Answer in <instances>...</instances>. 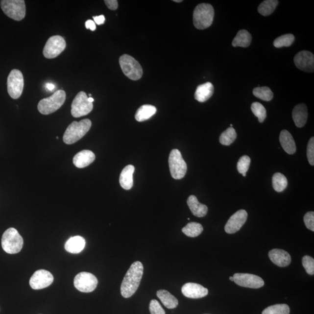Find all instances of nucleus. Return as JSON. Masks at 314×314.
<instances>
[{
  "label": "nucleus",
  "instance_id": "nucleus-5",
  "mask_svg": "<svg viewBox=\"0 0 314 314\" xmlns=\"http://www.w3.org/2000/svg\"><path fill=\"white\" fill-rule=\"evenodd\" d=\"M65 99H66V93L64 90H57L50 97L43 98L40 100L37 108L42 114H51L61 107Z\"/></svg>",
  "mask_w": 314,
  "mask_h": 314
},
{
  "label": "nucleus",
  "instance_id": "nucleus-15",
  "mask_svg": "<svg viewBox=\"0 0 314 314\" xmlns=\"http://www.w3.org/2000/svg\"><path fill=\"white\" fill-rule=\"evenodd\" d=\"M248 214L244 210H241L235 213L225 226V231L228 234H234L240 230L247 219Z\"/></svg>",
  "mask_w": 314,
  "mask_h": 314
},
{
  "label": "nucleus",
  "instance_id": "nucleus-33",
  "mask_svg": "<svg viewBox=\"0 0 314 314\" xmlns=\"http://www.w3.org/2000/svg\"><path fill=\"white\" fill-rule=\"evenodd\" d=\"M237 138V133L233 127H229L220 136L219 142L220 144L224 145H231Z\"/></svg>",
  "mask_w": 314,
  "mask_h": 314
},
{
  "label": "nucleus",
  "instance_id": "nucleus-47",
  "mask_svg": "<svg viewBox=\"0 0 314 314\" xmlns=\"http://www.w3.org/2000/svg\"><path fill=\"white\" fill-rule=\"evenodd\" d=\"M173 1L176 2H182V0H174Z\"/></svg>",
  "mask_w": 314,
  "mask_h": 314
},
{
  "label": "nucleus",
  "instance_id": "nucleus-17",
  "mask_svg": "<svg viewBox=\"0 0 314 314\" xmlns=\"http://www.w3.org/2000/svg\"><path fill=\"white\" fill-rule=\"evenodd\" d=\"M182 293L188 298H200L207 296L208 290L200 285L195 283H187L183 286Z\"/></svg>",
  "mask_w": 314,
  "mask_h": 314
},
{
  "label": "nucleus",
  "instance_id": "nucleus-14",
  "mask_svg": "<svg viewBox=\"0 0 314 314\" xmlns=\"http://www.w3.org/2000/svg\"><path fill=\"white\" fill-rule=\"evenodd\" d=\"M54 281L51 272L45 269L37 270L30 279V287L35 290H40L49 287Z\"/></svg>",
  "mask_w": 314,
  "mask_h": 314
},
{
  "label": "nucleus",
  "instance_id": "nucleus-6",
  "mask_svg": "<svg viewBox=\"0 0 314 314\" xmlns=\"http://www.w3.org/2000/svg\"><path fill=\"white\" fill-rule=\"evenodd\" d=\"M1 7L7 17L15 21L23 20L25 17L26 5L24 0H2Z\"/></svg>",
  "mask_w": 314,
  "mask_h": 314
},
{
  "label": "nucleus",
  "instance_id": "nucleus-18",
  "mask_svg": "<svg viewBox=\"0 0 314 314\" xmlns=\"http://www.w3.org/2000/svg\"><path fill=\"white\" fill-rule=\"evenodd\" d=\"M269 257L272 262L280 267H286L291 263V258L287 251L273 249L269 252Z\"/></svg>",
  "mask_w": 314,
  "mask_h": 314
},
{
  "label": "nucleus",
  "instance_id": "nucleus-39",
  "mask_svg": "<svg viewBox=\"0 0 314 314\" xmlns=\"http://www.w3.org/2000/svg\"><path fill=\"white\" fill-rule=\"evenodd\" d=\"M307 155L308 160L311 166H314V138L312 137L310 139L307 145Z\"/></svg>",
  "mask_w": 314,
  "mask_h": 314
},
{
  "label": "nucleus",
  "instance_id": "nucleus-51",
  "mask_svg": "<svg viewBox=\"0 0 314 314\" xmlns=\"http://www.w3.org/2000/svg\"><path fill=\"white\" fill-rule=\"evenodd\" d=\"M230 126H231V127H232V126H233L232 124H231V125H230Z\"/></svg>",
  "mask_w": 314,
  "mask_h": 314
},
{
  "label": "nucleus",
  "instance_id": "nucleus-7",
  "mask_svg": "<svg viewBox=\"0 0 314 314\" xmlns=\"http://www.w3.org/2000/svg\"><path fill=\"white\" fill-rule=\"evenodd\" d=\"M120 64L123 73L130 79L138 80L142 77V66L132 56L127 54L121 56Z\"/></svg>",
  "mask_w": 314,
  "mask_h": 314
},
{
  "label": "nucleus",
  "instance_id": "nucleus-29",
  "mask_svg": "<svg viewBox=\"0 0 314 314\" xmlns=\"http://www.w3.org/2000/svg\"><path fill=\"white\" fill-rule=\"evenodd\" d=\"M279 4L277 0H266L263 1L258 8V11L263 16L267 17L272 14Z\"/></svg>",
  "mask_w": 314,
  "mask_h": 314
},
{
  "label": "nucleus",
  "instance_id": "nucleus-34",
  "mask_svg": "<svg viewBox=\"0 0 314 314\" xmlns=\"http://www.w3.org/2000/svg\"><path fill=\"white\" fill-rule=\"evenodd\" d=\"M290 308L287 304H275L264 310L262 314H289Z\"/></svg>",
  "mask_w": 314,
  "mask_h": 314
},
{
  "label": "nucleus",
  "instance_id": "nucleus-42",
  "mask_svg": "<svg viewBox=\"0 0 314 314\" xmlns=\"http://www.w3.org/2000/svg\"><path fill=\"white\" fill-rule=\"evenodd\" d=\"M105 4L107 7L111 10H116L118 7V2L117 0H105Z\"/></svg>",
  "mask_w": 314,
  "mask_h": 314
},
{
  "label": "nucleus",
  "instance_id": "nucleus-3",
  "mask_svg": "<svg viewBox=\"0 0 314 314\" xmlns=\"http://www.w3.org/2000/svg\"><path fill=\"white\" fill-rule=\"evenodd\" d=\"M214 9L206 3L199 4L193 12V24L198 29L203 30L211 26L213 23Z\"/></svg>",
  "mask_w": 314,
  "mask_h": 314
},
{
  "label": "nucleus",
  "instance_id": "nucleus-16",
  "mask_svg": "<svg viewBox=\"0 0 314 314\" xmlns=\"http://www.w3.org/2000/svg\"><path fill=\"white\" fill-rule=\"evenodd\" d=\"M295 65L298 69L306 72H313L314 70V55L310 51H302L295 56Z\"/></svg>",
  "mask_w": 314,
  "mask_h": 314
},
{
  "label": "nucleus",
  "instance_id": "nucleus-12",
  "mask_svg": "<svg viewBox=\"0 0 314 314\" xmlns=\"http://www.w3.org/2000/svg\"><path fill=\"white\" fill-rule=\"evenodd\" d=\"M74 286L83 293L94 291L98 285V280L91 273L83 272L78 273L74 279Z\"/></svg>",
  "mask_w": 314,
  "mask_h": 314
},
{
  "label": "nucleus",
  "instance_id": "nucleus-19",
  "mask_svg": "<svg viewBox=\"0 0 314 314\" xmlns=\"http://www.w3.org/2000/svg\"><path fill=\"white\" fill-rule=\"evenodd\" d=\"M95 158L96 155L92 151L83 150L74 155L73 163L77 168L83 169L93 163Z\"/></svg>",
  "mask_w": 314,
  "mask_h": 314
},
{
  "label": "nucleus",
  "instance_id": "nucleus-43",
  "mask_svg": "<svg viewBox=\"0 0 314 314\" xmlns=\"http://www.w3.org/2000/svg\"><path fill=\"white\" fill-rule=\"evenodd\" d=\"M93 20L96 24H97L98 25H100V24H104L105 18L104 15H101L97 17H93Z\"/></svg>",
  "mask_w": 314,
  "mask_h": 314
},
{
  "label": "nucleus",
  "instance_id": "nucleus-25",
  "mask_svg": "<svg viewBox=\"0 0 314 314\" xmlns=\"http://www.w3.org/2000/svg\"><path fill=\"white\" fill-rule=\"evenodd\" d=\"M187 203L190 210L195 217H201L207 215L208 207L206 205L201 204L197 200L195 195H192L187 201Z\"/></svg>",
  "mask_w": 314,
  "mask_h": 314
},
{
  "label": "nucleus",
  "instance_id": "nucleus-48",
  "mask_svg": "<svg viewBox=\"0 0 314 314\" xmlns=\"http://www.w3.org/2000/svg\"><path fill=\"white\" fill-rule=\"evenodd\" d=\"M229 279L231 280V281H234V278H233V276H231V277L229 278Z\"/></svg>",
  "mask_w": 314,
  "mask_h": 314
},
{
  "label": "nucleus",
  "instance_id": "nucleus-2",
  "mask_svg": "<svg viewBox=\"0 0 314 314\" xmlns=\"http://www.w3.org/2000/svg\"><path fill=\"white\" fill-rule=\"evenodd\" d=\"M91 126L92 122L89 119L83 120L80 122L74 121L67 127L64 133V143L67 145H72L79 141L89 131Z\"/></svg>",
  "mask_w": 314,
  "mask_h": 314
},
{
  "label": "nucleus",
  "instance_id": "nucleus-4",
  "mask_svg": "<svg viewBox=\"0 0 314 314\" xmlns=\"http://www.w3.org/2000/svg\"><path fill=\"white\" fill-rule=\"evenodd\" d=\"M24 240L17 230L10 228L5 231L2 236L1 245L6 253L10 254L18 253L23 247Z\"/></svg>",
  "mask_w": 314,
  "mask_h": 314
},
{
  "label": "nucleus",
  "instance_id": "nucleus-40",
  "mask_svg": "<svg viewBox=\"0 0 314 314\" xmlns=\"http://www.w3.org/2000/svg\"><path fill=\"white\" fill-rule=\"evenodd\" d=\"M149 310L151 314H166L163 308L156 300H152L150 303Z\"/></svg>",
  "mask_w": 314,
  "mask_h": 314
},
{
  "label": "nucleus",
  "instance_id": "nucleus-30",
  "mask_svg": "<svg viewBox=\"0 0 314 314\" xmlns=\"http://www.w3.org/2000/svg\"><path fill=\"white\" fill-rule=\"evenodd\" d=\"M183 234L191 238L197 237L203 231V227L200 223L190 222L182 230Z\"/></svg>",
  "mask_w": 314,
  "mask_h": 314
},
{
  "label": "nucleus",
  "instance_id": "nucleus-24",
  "mask_svg": "<svg viewBox=\"0 0 314 314\" xmlns=\"http://www.w3.org/2000/svg\"><path fill=\"white\" fill-rule=\"evenodd\" d=\"M135 167L129 165L124 168L121 172L120 177V183L123 189H131L133 185V173L135 172Z\"/></svg>",
  "mask_w": 314,
  "mask_h": 314
},
{
  "label": "nucleus",
  "instance_id": "nucleus-8",
  "mask_svg": "<svg viewBox=\"0 0 314 314\" xmlns=\"http://www.w3.org/2000/svg\"><path fill=\"white\" fill-rule=\"evenodd\" d=\"M169 166L171 176L175 179H181L187 172V164L179 150L173 149L169 157Z\"/></svg>",
  "mask_w": 314,
  "mask_h": 314
},
{
  "label": "nucleus",
  "instance_id": "nucleus-31",
  "mask_svg": "<svg viewBox=\"0 0 314 314\" xmlns=\"http://www.w3.org/2000/svg\"><path fill=\"white\" fill-rule=\"evenodd\" d=\"M288 182L285 176L281 173H276L272 178V186L275 191L277 192L284 191L287 188Z\"/></svg>",
  "mask_w": 314,
  "mask_h": 314
},
{
  "label": "nucleus",
  "instance_id": "nucleus-32",
  "mask_svg": "<svg viewBox=\"0 0 314 314\" xmlns=\"http://www.w3.org/2000/svg\"><path fill=\"white\" fill-rule=\"evenodd\" d=\"M253 93L255 97L262 99L263 101H269L273 97L272 90L268 87H257L253 90Z\"/></svg>",
  "mask_w": 314,
  "mask_h": 314
},
{
  "label": "nucleus",
  "instance_id": "nucleus-9",
  "mask_svg": "<svg viewBox=\"0 0 314 314\" xmlns=\"http://www.w3.org/2000/svg\"><path fill=\"white\" fill-rule=\"evenodd\" d=\"M88 98L86 93L84 92H80L76 96L71 105V114L73 117L79 118L91 113L93 104L88 101Z\"/></svg>",
  "mask_w": 314,
  "mask_h": 314
},
{
  "label": "nucleus",
  "instance_id": "nucleus-45",
  "mask_svg": "<svg viewBox=\"0 0 314 314\" xmlns=\"http://www.w3.org/2000/svg\"><path fill=\"white\" fill-rule=\"evenodd\" d=\"M46 87L47 89L50 90V91H52V90H53L55 89V86L53 85V84L51 83H46Z\"/></svg>",
  "mask_w": 314,
  "mask_h": 314
},
{
  "label": "nucleus",
  "instance_id": "nucleus-49",
  "mask_svg": "<svg viewBox=\"0 0 314 314\" xmlns=\"http://www.w3.org/2000/svg\"><path fill=\"white\" fill-rule=\"evenodd\" d=\"M242 175L245 177V176H246V173L242 174Z\"/></svg>",
  "mask_w": 314,
  "mask_h": 314
},
{
  "label": "nucleus",
  "instance_id": "nucleus-26",
  "mask_svg": "<svg viewBox=\"0 0 314 314\" xmlns=\"http://www.w3.org/2000/svg\"><path fill=\"white\" fill-rule=\"evenodd\" d=\"M157 296L160 298L164 306L169 309H173L178 306V300L166 290H160L157 292Z\"/></svg>",
  "mask_w": 314,
  "mask_h": 314
},
{
  "label": "nucleus",
  "instance_id": "nucleus-46",
  "mask_svg": "<svg viewBox=\"0 0 314 314\" xmlns=\"http://www.w3.org/2000/svg\"><path fill=\"white\" fill-rule=\"evenodd\" d=\"M88 101L90 102H92V103H93V102L94 101V99H93L92 97H89Z\"/></svg>",
  "mask_w": 314,
  "mask_h": 314
},
{
  "label": "nucleus",
  "instance_id": "nucleus-20",
  "mask_svg": "<svg viewBox=\"0 0 314 314\" xmlns=\"http://www.w3.org/2000/svg\"><path fill=\"white\" fill-rule=\"evenodd\" d=\"M295 125L302 127L306 125L308 118L307 108L305 104H300L295 106L292 113Z\"/></svg>",
  "mask_w": 314,
  "mask_h": 314
},
{
  "label": "nucleus",
  "instance_id": "nucleus-28",
  "mask_svg": "<svg viewBox=\"0 0 314 314\" xmlns=\"http://www.w3.org/2000/svg\"><path fill=\"white\" fill-rule=\"evenodd\" d=\"M252 37L250 33L246 30L242 29L239 30L232 42V46L236 47H242V48H247L251 44Z\"/></svg>",
  "mask_w": 314,
  "mask_h": 314
},
{
  "label": "nucleus",
  "instance_id": "nucleus-27",
  "mask_svg": "<svg viewBox=\"0 0 314 314\" xmlns=\"http://www.w3.org/2000/svg\"><path fill=\"white\" fill-rule=\"evenodd\" d=\"M157 108L153 105H144L137 111L135 119L138 122H144L147 121L156 113Z\"/></svg>",
  "mask_w": 314,
  "mask_h": 314
},
{
  "label": "nucleus",
  "instance_id": "nucleus-1",
  "mask_svg": "<svg viewBox=\"0 0 314 314\" xmlns=\"http://www.w3.org/2000/svg\"><path fill=\"white\" fill-rule=\"evenodd\" d=\"M144 266L140 261L132 264L124 277L121 287V294L129 298L136 293L144 275Z\"/></svg>",
  "mask_w": 314,
  "mask_h": 314
},
{
  "label": "nucleus",
  "instance_id": "nucleus-13",
  "mask_svg": "<svg viewBox=\"0 0 314 314\" xmlns=\"http://www.w3.org/2000/svg\"><path fill=\"white\" fill-rule=\"evenodd\" d=\"M233 278L236 284L244 288L259 289L265 284L260 276L250 273H235Z\"/></svg>",
  "mask_w": 314,
  "mask_h": 314
},
{
  "label": "nucleus",
  "instance_id": "nucleus-21",
  "mask_svg": "<svg viewBox=\"0 0 314 314\" xmlns=\"http://www.w3.org/2000/svg\"><path fill=\"white\" fill-rule=\"evenodd\" d=\"M214 92V88L213 84L207 82L197 87L195 90L194 98L199 102H206L212 97Z\"/></svg>",
  "mask_w": 314,
  "mask_h": 314
},
{
  "label": "nucleus",
  "instance_id": "nucleus-22",
  "mask_svg": "<svg viewBox=\"0 0 314 314\" xmlns=\"http://www.w3.org/2000/svg\"><path fill=\"white\" fill-rule=\"evenodd\" d=\"M279 141L285 152L289 154H293L296 151V145L290 132L287 130H282L280 134Z\"/></svg>",
  "mask_w": 314,
  "mask_h": 314
},
{
  "label": "nucleus",
  "instance_id": "nucleus-10",
  "mask_svg": "<svg viewBox=\"0 0 314 314\" xmlns=\"http://www.w3.org/2000/svg\"><path fill=\"white\" fill-rule=\"evenodd\" d=\"M24 79L23 73L18 70H13L9 73L7 79V89L12 98L18 99L23 94Z\"/></svg>",
  "mask_w": 314,
  "mask_h": 314
},
{
  "label": "nucleus",
  "instance_id": "nucleus-35",
  "mask_svg": "<svg viewBox=\"0 0 314 314\" xmlns=\"http://www.w3.org/2000/svg\"><path fill=\"white\" fill-rule=\"evenodd\" d=\"M294 36L292 34H286L278 37L273 42V46L276 48H281L284 47H290L294 42Z\"/></svg>",
  "mask_w": 314,
  "mask_h": 314
},
{
  "label": "nucleus",
  "instance_id": "nucleus-41",
  "mask_svg": "<svg viewBox=\"0 0 314 314\" xmlns=\"http://www.w3.org/2000/svg\"><path fill=\"white\" fill-rule=\"evenodd\" d=\"M304 222L307 229L314 232V213L313 211L306 214L304 217Z\"/></svg>",
  "mask_w": 314,
  "mask_h": 314
},
{
  "label": "nucleus",
  "instance_id": "nucleus-23",
  "mask_svg": "<svg viewBox=\"0 0 314 314\" xmlns=\"http://www.w3.org/2000/svg\"><path fill=\"white\" fill-rule=\"evenodd\" d=\"M86 245L85 239L82 236H76L71 238L65 244V248L72 254H78L82 251Z\"/></svg>",
  "mask_w": 314,
  "mask_h": 314
},
{
  "label": "nucleus",
  "instance_id": "nucleus-50",
  "mask_svg": "<svg viewBox=\"0 0 314 314\" xmlns=\"http://www.w3.org/2000/svg\"><path fill=\"white\" fill-rule=\"evenodd\" d=\"M56 139H59L58 137V136L56 137Z\"/></svg>",
  "mask_w": 314,
  "mask_h": 314
},
{
  "label": "nucleus",
  "instance_id": "nucleus-11",
  "mask_svg": "<svg viewBox=\"0 0 314 314\" xmlns=\"http://www.w3.org/2000/svg\"><path fill=\"white\" fill-rule=\"evenodd\" d=\"M66 46V42L63 37L59 35L51 36L48 39L43 49V55L46 58H55L65 50Z\"/></svg>",
  "mask_w": 314,
  "mask_h": 314
},
{
  "label": "nucleus",
  "instance_id": "nucleus-36",
  "mask_svg": "<svg viewBox=\"0 0 314 314\" xmlns=\"http://www.w3.org/2000/svg\"><path fill=\"white\" fill-rule=\"evenodd\" d=\"M251 109L254 116L258 118L260 123H263L266 117V111L265 107L260 102H255L251 104Z\"/></svg>",
  "mask_w": 314,
  "mask_h": 314
},
{
  "label": "nucleus",
  "instance_id": "nucleus-38",
  "mask_svg": "<svg viewBox=\"0 0 314 314\" xmlns=\"http://www.w3.org/2000/svg\"><path fill=\"white\" fill-rule=\"evenodd\" d=\"M302 264L308 274L314 275V260L313 258L309 256H304L302 259Z\"/></svg>",
  "mask_w": 314,
  "mask_h": 314
},
{
  "label": "nucleus",
  "instance_id": "nucleus-37",
  "mask_svg": "<svg viewBox=\"0 0 314 314\" xmlns=\"http://www.w3.org/2000/svg\"><path fill=\"white\" fill-rule=\"evenodd\" d=\"M251 163L250 158L247 155H244L239 159L237 164V169L241 174L246 173Z\"/></svg>",
  "mask_w": 314,
  "mask_h": 314
},
{
  "label": "nucleus",
  "instance_id": "nucleus-44",
  "mask_svg": "<svg viewBox=\"0 0 314 314\" xmlns=\"http://www.w3.org/2000/svg\"><path fill=\"white\" fill-rule=\"evenodd\" d=\"M85 26L86 29L94 31L96 29V24L92 20H88L86 22Z\"/></svg>",
  "mask_w": 314,
  "mask_h": 314
}]
</instances>
